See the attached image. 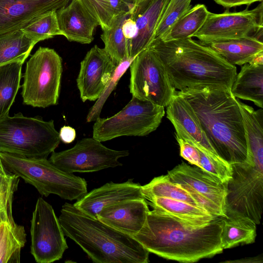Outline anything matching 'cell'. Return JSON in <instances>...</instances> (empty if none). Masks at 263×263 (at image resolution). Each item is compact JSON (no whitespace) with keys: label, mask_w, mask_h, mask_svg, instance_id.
Masks as SVG:
<instances>
[{"label":"cell","mask_w":263,"mask_h":263,"mask_svg":"<svg viewBox=\"0 0 263 263\" xmlns=\"http://www.w3.org/2000/svg\"><path fill=\"white\" fill-rule=\"evenodd\" d=\"M221 217L196 227L158 212L149 211L142 229L133 237L149 253L180 262H195L222 252Z\"/></svg>","instance_id":"cell-1"},{"label":"cell","mask_w":263,"mask_h":263,"mask_svg":"<svg viewBox=\"0 0 263 263\" xmlns=\"http://www.w3.org/2000/svg\"><path fill=\"white\" fill-rule=\"evenodd\" d=\"M148 47L162 62L176 90L210 88L231 90L236 67L209 46L192 38L169 41L155 39Z\"/></svg>","instance_id":"cell-2"},{"label":"cell","mask_w":263,"mask_h":263,"mask_svg":"<svg viewBox=\"0 0 263 263\" xmlns=\"http://www.w3.org/2000/svg\"><path fill=\"white\" fill-rule=\"evenodd\" d=\"M177 92L194 110L218 155L231 165L246 161L248 146L243 118L231 90L203 88Z\"/></svg>","instance_id":"cell-3"},{"label":"cell","mask_w":263,"mask_h":263,"mask_svg":"<svg viewBox=\"0 0 263 263\" xmlns=\"http://www.w3.org/2000/svg\"><path fill=\"white\" fill-rule=\"evenodd\" d=\"M65 236L96 263H147L149 252L133 236L65 202L58 218Z\"/></svg>","instance_id":"cell-4"},{"label":"cell","mask_w":263,"mask_h":263,"mask_svg":"<svg viewBox=\"0 0 263 263\" xmlns=\"http://www.w3.org/2000/svg\"><path fill=\"white\" fill-rule=\"evenodd\" d=\"M5 168L33 186L42 196L50 194L72 201L79 200L87 193L85 179L64 172L47 158H27L0 153Z\"/></svg>","instance_id":"cell-5"},{"label":"cell","mask_w":263,"mask_h":263,"mask_svg":"<svg viewBox=\"0 0 263 263\" xmlns=\"http://www.w3.org/2000/svg\"><path fill=\"white\" fill-rule=\"evenodd\" d=\"M60 141L52 120L28 117L21 112L0 118V153L47 158Z\"/></svg>","instance_id":"cell-6"},{"label":"cell","mask_w":263,"mask_h":263,"mask_svg":"<svg viewBox=\"0 0 263 263\" xmlns=\"http://www.w3.org/2000/svg\"><path fill=\"white\" fill-rule=\"evenodd\" d=\"M231 165L226 212L239 214L259 224L263 206V153H248L246 161Z\"/></svg>","instance_id":"cell-7"},{"label":"cell","mask_w":263,"mask_h":263,"mask_svg":"<svg viewBox=\"0 0 263 263\" xmlns=\"http://www.w3.org/2000/svg\"><path fill=\"white\" fill-rule=\"evenodd\" d=\"M62 60L53 49L40 47L26 63L22 85L23 103L45 108L58 103Z\"/></svg>","instance_id":"cell-8"},{"label":"cell","mask_w":263,"mask_h":263,"mask_svg":"<svg viewBox=\"0 0 263 263\" xmlns=\"http://www.w3.org/2000/svg\"><path fill=\"white\" fill-rule=\"evenodd\" d=\"M164 114V107L133 96L113 116L95 121L92 137L103 142L124 136H145L158 127Z\"/></svg>","instance_id":"cell-9"},{"label":"cell","mask_w":263,"mask_h":263,"mask_svg":"<svg viewBox=\"0 0 263 263\" xmlns=\"http://www.w3.org/2000/svg\"><path fill=\"white\" fill-rule=\"evenodd\" d=\"M129 88L133 97L166 107L176 89L164 65L149 47L140 52L130 66Z\"/></svg>","instance_id":"cell-10"},{"label":"cell","mask_w":263,"mask_h":263,"mask_svg":"<svg viewBox=\"0 0 263 263\" xmlns=\"http://www.w3.org/2000/svg\"><path fill=\"white\" fill-rule=\"evenodd\" d=\"M253 36L262 42V1L252 10L226 11L222 13L209 12L201 28L194 35L200 42Z\"/></svg>","instance_id":"cell-11"},{"label":"cell","mask_w":263,"mask_h":263,"mask_svg":"<svg viewBox=\"0 0 263 263\" xmlns=\"http://www.w3.org/2000/svg\"><path fill=\"white\" fill-rule=\"evenodd\" d=\"M129 155L127 150L110 149L93 137L84 138L71 148L53 152L49 160L67 173H90L121 166L119 159Z\"/></svg>","instance_id":"cell-12"},{"label":"cell","mask_w":263,"mask_h":263,"mask_svg":"<svg viewBox=\"0 0 263 263\" xmlns=\"http://www.w3.org/2000/svg\"><path fill=\"white\" fill-rule=\"evenodd\" d=\"M30 235V252L38 263L60 260L68 248L52 206L42 197L37 199L32 213Z\"/></svg>","instance_id":"cell-13"},{"label":"cell","mask_w":263,"mask_h":263,"mask_svg":"<svg viewBox=\"0 0 263 263\" xmlns=\"http://www.w3.org/2000/svg\"><path fill=\"white\" fill-rule=\"evenodd\" d=\"M167 175L211 215L226 216L227 183L199 167L191 166L184 162L168 171Z\"/></svg>","instance_id":"cell-14"},{"label":"cell","mask_w":263,"mask_h":263,"mask_svg":"<svg viewBox=\"0 0 263 263\" xmlns=\"http://www.w3.org/2000/svg\"><path fill=\"white\" fill-rule=\"evenodd\" d=\"M116 64L104 48L92 47L80 63L76 79L83 102L97 100L111 78Z\"/></svg>","instance_id":"cell-15"},{"label":"cell","mask_w":263,"mask_h":263,"mask_svg":"<svg viewBox=\"0 0 263 263\" xmlns=\"http://www.w3.org/2000/svg\"><path fill=\"white\" fill-rule=\"evenodd\" d=\"M166 107V117L175 128L176 137L191 143L204 153L220 157L208 141L194 110L176 90Z\"/></svg>","instance_id":"cell-16"},{"label":"cell","mask_w":263,"mask_h":263,"mask_svg":"<svg viewBox=\"0 0 263 263\" xmlns=\"http://www.w3.org/2000/svg\"><path fill=\"white\" fill-rule=\"evenodd\" d=\"M71 0H0V34L21 29L41 14L66 6Z\"/></svg>","instance_id":"cell-17"},{"label":"cell","mask_w":263,"mask_h":263,"mask_svg":"<svg viewBox=\"0 0 263 263\" xmlns=\"http://www.w3.org/2000/svg\"><path fill=\"white\" fill-rule=\"evenodd\" d=\"M144 197L142 185L133 179L123 183L110 182L87 193L73 203L78 209L95 218L105 206L129 199H142Z\"/></svg>","instance_id":"cell-18"},{"label":"cell","mask_w":263,"mask_h":263,"mask_svg":"<svg viewBox=\"0 0 263 263\" xmlns=\"http://www.w3.org/2000/svg\"><path fill=\"white\" fill-rule=\"evenodd\" d=\"M170 0H138L130 15L136 33L127 51L128 58L136 57L147 48L155 39L156 28Z\"/></svg>","instance_id":"cell-19"},{"label":"cell","mask_w":263,"mask_h":263,"mask_svg":"<svg viewBox=\"0 0 263 263\" xmlns=\"http://www.w3.org/2000/svg\"><path fill=\"white\" fill-rule=\"evenodd\" d=\"M149 211L145 199H129L104 207L98 214L97 218L133 236L143 227Z\"/></svg>","instance_id":"cell-20"},{"label":"cell","mask_w":263,"mask_h":263,"mask_svg":"<svg viewBox=\"0 0 263 263\" xmlns=\"http://www.w3.org/2000/svg\"><path fill=\"white\" fill-rule=\"evenodd\" d=\"M60 29L69 41L90 44L95 28L99 25L80 0H71L57 11Z\"/></svg>","instance_id":"cell-21"},{"label":"cell","mask_w":263,"mask_h":263,"mask_svg":"<svg viewBox=\"0 0 263 263\" xmlns=\"http://www.w3.org/2000/svg\"><path fill=\"white\" fill-rule=\"evenodd\" d=\"M202 44L211 47L227 62L234 66L250 63L258 53L263 51V42L253 36L213 41Z\"/></svg>","instance_id":"cell-22"},{"label":"cell","mask_w":263,"mask_h":263,"mask_svg":"<svg viewBox=\"0 0 263 263\" xmlns=\"http://www.w3.org/2000/svg\"><path fill=\"white\" fill-rule=\"evenodd\" d=\"M147 200L153 210L196 227L205 226L215 217L204 209L181 200L159 197Z\"/></svg>","instance_id":"cell-23"},{"label":"cell","mask_w":263,"mask_h":263,"mask_svg":"<svg viewBox=\"0 0 263 263\" xmlns=\"http://www.w3.org/2000/svg\"><path fill=\"white\" fill-rule=\"evenodd\" d=\"M231 92L236 98L252 101L262 108L263 64H243L235 77Z\"/></svg>","instance_id":"cell-24"},{"label":"cell","mask_w":263,"mask_h":263,"mask_svg":"<svg viewBox=\"0 0 263 263\" xmlns=\"http://www.w3.org/2000/svg\"><path fill=\"white\" fill-rule=\"evenodd\" d=\"M256 224L250 218L239 214L226 212L221 217V242L223 249L255 242Z\"/></svg>","instance_id":"cell-25"},{"label":"cell","mask_w":263,"mask_h":263,"mask_svg":"<svg viewBox=\"0 0 263 263\" xmlns=\"http://www.w3.org/2000/svg\"><path fill=\"white\" fill-rule=\"evenodd\" d=\"M24 62L18 60L0 65V118L9 115L20 87Z\"/></svg>","instance_id":"cell-26"},{"label":"cell","mask_w":263,"mask_h":263,"mask_svg":"<svg viewBox=\"0 0 263 263\" xmlns=\"http://www.w3.org/2000/svg\"><path fill=\"white\" fill-rule=\"evenodd\" d=\"M26 242L23 226L0 222V263H19L21 251Z\"/></svg>","instance_id":"cell-27"},{"label":"cell","mask_w":263,"mask_h":263,"mask_svg":"<svg viewBox=\"0 0 263 263\" xmlns=\"http://www.w3.org/2000/svg\"><path fill=\"white\" fill-rule=\"evenodd\" d=\"M36 43L21 29L0 34V65L25 61Z\"/></svg>","instance_id":"cell-28"},{"label":"cell","mask_w":263,"mask_h":263,"mask_svg":"<svg viewBox=\"0 0 263 263\" xmlns=\"http://www.w3.org/2000/svg\"><path fill=\"white\" fill-rule=\"evenodd\" d=\"M210 11L203 4H197L181 17L166 34L159 39L169 41L192 38L204 24Z\"/></svg>","instance_id":"cell-29"},{"label":"cell","mask_w":263,"mask_h":263,"mask_svg":"<svg viewBox=\"0 0 263 263\" xmlns=\"http://www.w3.org/2000/svg\"><path fill=\"white\" fill-rule=\"evenodd\" d=\"M130 13H123L115 16L109 27L101 35V39L104 44V49L108 54L116 65L125 59H128L126 39L122 31L124 20Z\"/></svg>","instance_id":"cell-30"},{"label":"cell","mask_w":263,"mask_h":263,"mask_svg":"<svg viewBox=\"0 0 263 263\" xmlns=\"http://www.w3.org/2000/svg\"><path fill=\"white\" fill-rule=\"evenodd\" d=\"M142 192L146 200L153 197H164L202 208L185 189L172 182L167 175L155 177L148 183L142 186Z\"/></svg>","instance_id":"cell-31"},{"label":"cell","mask_w":263,"mask_h":263,"mask_svg":"<svg viewBox=\"0 0 263 263\" xmlns=\"http://www.w3.org/2000/svg\"><path fill=\"white\" fill-rule=\"evenodd\" d=\"M21 30L36 44L55 35H62L59 26L57 11H50L41 14Z\"/></svg>","instance_id":"cell-32"},{"label":"cell","mask_w":263,"mask_h":263,"mask_svg":"<svg viewBox=\"0 0 263 263\" xmlns=\"http://www.w3.org/2000/svg\"><path fill=\"white\" fill-rule=\"evenodd\" d=\"M20 178L6 168L0 172V222L15 223L12 214V203Z\"/></svg>","instance_id":"cell-33"},{"label":"cell","mask_w":263,"mask_h":263,"mask_svg":"<svg viewBox=\"0 0 263 263\" xmlns=\"http://www.w3.org/2000/svg\"><path fill=\"white\" fill-rule=\"evenodd\" d=\"M191 1H169L159 20L155 39H161L173 25L191 8Z\"/></svg>","instance_id":"cell-34"},{"label":"cell","mask_w":263,"mask_h":263,"mask_svg":"<svg viewBox=\"0 0 263 263\" xmlns=\"http://www.w3.org/2000/svg\"><path fill=\"white\" fill-rule=\"evenodd\" d=\"M135 58L125 59L116 66L102 93L89 110L86 118L87 122L95 121L100 117L102 107L107 98L116 87L120 78L129 67Z\"/></svg>","instance_id":"cell-35"},{"label":"cell","mask_w":263,"mask_h":263,"mask_svg":"<svg viewBox=\"0 0 263 263\" xmlns=\"http://www.w3.org/2000/svg\"><path fill=\"white\" fill-rule=\"evenodd\" d=\"M198 150L200 154L199 167L219 178L223 182L228 183L232 178L231 164L219 157Z\"/></svg>","instance_id":"cell-36"},{"label":"cell","mask_w":263,"mask_h":263,"mask_svg":"<svg viewBox=\"0 0 263 263\" xmlns=\"http://www.w3.org/2000/svg\"><path fill=\"white\" fill-rule=\"evenodd\" d=\"M179 145L180 155L190 164L196 166H200V154L198 149L191 143L176 137Z\"/></svg>","instance_id":"cell-37"},{"label":"cell","mask_w":263,"mask_h":263,"mask_svg":"<svg viewBox=\"0 0 263 263\" xmlns=\"http://www.w3.org/2000/svg\"><path fill=\"white\" fill-rule=\"evenodd\" d=\"M138 0H108L111 14L115 16L130 13L135 6Z\"/></svg>","instance_id":"cell-38"},{"label":"cell","mask_w":263,"mask_h":263,"mask_svg":"<svg viewBox=\"0 0 263 263\" xmlns=\"http://www.w3.org/2000/svg\"><path fill=\"white\" fill-rule=\"evenodd\" d=\"M59 136L61 141L64 143H70L76 139V132L71 126H64L60 129Z\"/></svg>","instance_id":"cell-39"},{"label":"cell","mask_w":263,"mask_h":263,"mask_svg":"<svg viewBox=\"0 0 263 263\" xmlns=\"http://www.w3.org/2000/svg\"><path fill=\"white\" fill-rule=\"evenodd\" d=\"M217 4L222 6L225 8H231L233 7L250 5L256 2H262V0H214Z\"/></svg>","instance_id":"cell-40"},{"label":"cell","mask_w":263,"mask_h":263,"mask_svg":"<svg viewBox=\"0 0 263 263\" xmlns=\"http://www.w3.org/2000/svg\"><path fill=\"white\" fill-rule=\"evenodd\" d=\"M263 257L262 255H258L254 257H250L245 258H241L234 260H227L224 262H235V263H262Z\"/></svg>","instance_id":"cell-41"},{"label":"cell","mask_w":263,"mask_h":263,"mask_svg":"<svg viewBox=\"0 0 263 263\" xmlns=\"http://www.w3.org/2000/svg\"><path fill=\"white\" fill-rule=\"evenodd\" d=\"M88 8H96L102 6L107 0H80Z\"/></svg>","instance_id":"cell-42"},{"label":"cell","mask_w":263,"mask_h":263,"mask_svg":"<svg viewBox=\"0 0 263 263\" xmlns=\"http://www.w3.org/2000/svg\"><path fill=\"white\" fill-rule=\"evenodd\" d=\"M5 169V167H4V166L3 164L2 160L0 157V172L4 170Z\"/></svg>","instance_id":"cell-43"}]
</instances>
